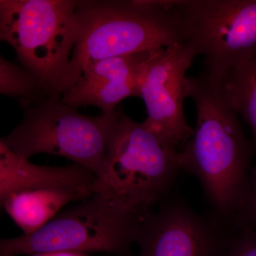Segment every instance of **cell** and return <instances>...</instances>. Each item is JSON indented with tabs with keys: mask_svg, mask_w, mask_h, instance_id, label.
I'll use <instances>...</instances> for the list:
<instances>
[{
	"mask_svg": "<svg viewBox=\"0 0 256 256\" xmlns=\"http://www.w3.org/2000/svg\"><path fill=\"white\" fill-rule=\"evenodd\" d=\"M196 109L193 134L178 151L180 169L194 174L222 217L234 218L250 191L252 146L224 96L220 80L188 77Z\"/></svg>",
	"mask_w": 256,
	"mask_h": 256,
	"instance_id": "1",
	"label": "cell"
},
{
	"mask_svg": "<svg viewBox=\"0 0 256 256\" xmlns=\"http://www.w3.org/2000/svg\"><path fill=\"white\" fill-rule=\"evenodd\" d=\"M76 28L64 92L98 60L186 43L174 1H76Z\"/></svg>",
	"mask_w": 256,
	"mask_h": 256,
	"instance_id": "2",
	"label": "cell"
},
{
	"mask_svg": "<svg viewBox=\"0 0 256 256\" xmlns=\"http://www.w3.org/2000/svg\"><path fill=\"white\" fill-rule=\"evenodd\" d=\"M180 169L178 151L146 124L112 112L98 182L140 218L166 196Z\"/></svg>",
	"mask_w": 256,
	"mask_h": 256,
	"instance_id": "3",
	"label": "cell"
},
{
	"mask_svg": "<svg viewBox=\"0 0 256 256\" xmlns=\"http://www.w3.org/2000/svg\"><path fill=\"white\" fill-rule=\"evenodd\" d=\"M140 217L106 188L60 210L31 234L0 240V256L54 252H106L129 256Z\"/></svg>",
	"mask_w": 256,
	"mask_h": 256,
	"instance_id": "4",
	"label": "cell"
},
{
	"mask_svg": "<svg viewBox=\"0 0 256 256\" xmlns=\"http://www.w3.org/2000/svg\"><path fill=\"white\" fill-rule=\"evenodd\" d=\"M76 1L1 0L0 40L20 64L62 98L75 46Z\"/></svg>",
	"mask_w": 256,
	"mask_h": 256,
	"instance_id": "5",
	"label": "cell"
},
{
	"mask_svg": "<svg viewBox=\"0 0 256 256\" xmlns=\"http://www.w3.org/2000/svg\"><path fill=\"white\" fill-rule=\"evenodd\" d=\"M112 114L85 116L60 98H50L25 110L22 122L0 142L25 159L41 153L68 158L99 178Z\"/></svg>",
	"mask_w": 256,
	"mask_h": 256,
	"instance_id": "6",
	"label": "cell"
},
{
	"mask_svg": "<svg viewBox=\"0 0 256 256\" xmlns=\"http://www.w3.org/2000/svg\"><path fill=\"white\" fill-rule=\"evenodd\" d=\"M186 42L204 56L205 73L222 80L256 56V0H178Z\"/></svg>",
	"mask_w": 256,
	"mask_h": 256,
	"instance_id": "7",
	"label": "cell"
},
{
	"mask_svg": "<svg viewBox=\"0 0 256 256\" xmlns=\"http://www.w3.org/2000/svg\"><path fill=\"white\" fill-rule=\"evenodd\" d=\"M196 56L188 42L154 50L141 75L139 97L148 112L144 124L178 150L194 132L183 106L188 98L186 72Z\"/></svg>",
	"mask_w": 256,
	"mask_h": 256,
	"instance_id": "8",
	"label": "cell"
},
{
	"mask_svg": "<svg viewBox=\"0 0 256 256\" xmlns=\"http://www.w3.org/2000/svg\"><path fill=\"white\" fill-rule=\"evenodd\" d=\"M141 218L138 256H222L232 234L220 222L197 214L180 200L162 202Z\"/></svg>",
	"mask_w": 256,
	"mask_h": 256,
	"instance_id": "9",
	"label": "cell"
},
{
	"mask_svg": "<svg viewBox=\"0 0 256 256\" xmlns=\"http://www.w3.org/2000/svg\"><path fill=\"white\" fill-rule=\"evenodd\" d=\"M152 52L112 57L94 62L84 69L74 86L60 100L72 107L96 106L110 114L120 101L139 97L141 75Z\"/></svg>",
	"mask_w": 256,
	"mask_h": 256,
	"instance_id": "10",
	"label": "cell"
},
{
	"mask_svg": "<svg viewBox=\"0 0 256 256\" xmlns=\"http://www.w3.org/2000/svg\"><path fill=\"white\" fill-rule=\"evenodd\" d=\"M98 178L82 165L42 166L18 156L0 142V201L11 194L32 188L94 186Z\"/></svg>",
	"mask_w": 256,
	"mask_h": 256,
	"instance_id": "11",
	"label": "cell"
},
{
	"mask_svg": "<svg viewBox=\"0 0 256 256\" xmlns=\"http://www.w3.org/2000/svg\"><path fill=\"white\" fill-rule=\"evenodd\" d=\"M98 184V183H97ZM94 186L32 188L11 194L1 205L24 234L40 230L69 203L79 202L97 190Z\"/></svg>",
	"mask_w": 256,
	"mask_h": 256,
	"instance_id": "12",
	"label": "cell"
},
{
	"mask_svg": "<svg viewBox=\"0 0 256 256\" xmlns=\"http://www.w3.org/2000/svg\"><path fill=\"white\" fill-rule=\"evenodd\" d=\"M220 82L229 105L252 130L256 150V56L234 67Z\"/></svg>",
	"mask_w": 256,
	"mask_h": 256,
	"instance_id": "13",
	"label": "cell"
},
{
	"mask_svg": "<svg viewBox=\"0 0 256 256\" xmlns=\"http://www.w3.org/2000/svg\"><path fill=\"white\" fill-rule=\"evenodd\" d=\"M0 92L18 101L24 111L53 98L36 76L2 56H0Z\"/></svg>",
	"mask_w": 256,
	"mask_h": 256,
	"instance_id": "14",
	"label": "cell"
},
{
	"mask_svg": "<svg viewBox=\"0 0 256 256\" xmlns=\"http://www.w3.org/2000/svg\"><path fill=\"white\" fill-rule=\"evenodd\" d=\"M236 230L252 228L256 230V166L250 170V191L246 201L233 218Z\"/></svg>",
	"mask_w": 256,
	"mask_h": 256,
	"instance_id": "15",
	"label": "cell"
},
{
	"mask_svg": "<svg viewBox=\"0 0 256 256\" xmlns=\"http://www.w3.org/2000/svg\"><path fill=\"white\" fill-rule=\"evenodd\" d=\"M222 256H256V230L242 228L232 234Z\"/></svg>",
	"mask_w": 256,
	"mask_h": 256,
	"instance_id": "16",
	"label": "cell"
},
{
	"mask_svg": "<svg viewBox=\"0 0 256 256\" xmlns=\"http://www.w3.org/2000/svg\"><path fill=\"white\" fill-rule=\"evenodd\" d=\"M31 256H89L86 254H82V252H46V254H36Z\"/></svg>",
	"mask_w": 256,
	"mask_h": 256,
	"instance_id": "17",
	"label": "cell"
}]
</instances>
